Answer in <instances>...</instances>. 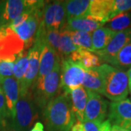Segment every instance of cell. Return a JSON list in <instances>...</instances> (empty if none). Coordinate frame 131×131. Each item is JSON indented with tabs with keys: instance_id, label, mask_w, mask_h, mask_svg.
Here are the masks:
<instances>
[{
	"instance_id": "1",
	"label": "cell",
	"mask_w": 131,
	"mask_h": 131,
	"mask_svg": "<svg viewBox=\"0 0 131 131\" xmlns=\"http://www.w3.org/2000/svg\"><path fill=\"white\" fill-rule=\"evenodd\" d=\"M43 113L47 131H70L76 122L69 94L66 93L51 100Z\"/></svg>"
},
{
	"instance_id": "2",
	"label": "cell",
	"mask_w": 131,
	"mask_h": 131,
	"mask_svg": "<svg viewBox=\"0 0 131 131\" xmlns=\"http://www.w3.org/2000/svg\"><path fill=\"white\" fill-rule=\"evenodd\" d=\"M45 1H35L31 9L20 15L9 26L25 44V50L32 47L39 25L42 21Z\"/></svg>"
},
{
	"instance_id": "3",
	"label": "cell",
	"mask_w": 131,
	"mask_h": 131,
	"mask_svg": "<svg viewBox=\"0 0 131 131\" xmlns=\"http://www.w3.org/2000/svg\"><path fill=\"white\" fill-rule=\"evenodd\" d=\"M97 70L103 81V95L112 102L126 99L129 93V88L128 78L125 71L106 63L97 67Z\"/></svg>"
},
{
	"instance_id": "4",
	"label": "cell",
	"mask_w": 131,
	"mask_h": 131,
	"mask_svg": "<svg viewBox=\"0 0 131 131\" xmlns=\"http://www.w3.org/2000/svg\"><path fill=\"white\" fill-rule=\"evenodd\" d=\"M31 90L38 108L44 112L47 103L61 93V61L50 73L37 80Z\"/></svg>"
},
{
	"instance_id": "5",
	"label": "cell",
	"mask_w": 131,
	"mask_h": 131,
	"mask_svg": "<svg viewBox=\"0 0 131 131\" xmlns=\"http://www.w3.org/2000/svg\"><path fill=\"white\" fill-rule=\"evenodd\" d=\"M39 119V108L34 101L31 90L20 95L15 106L12 122L22 131H29L32 125Z\"/></svg>"
},
{
	"instance_id": "6",
	"label": "cell",
	"mask_w": 131,
	"mask_h": 131,
	"mask_svg": "<svg viewBox=\"0 0 131 131\" xmlns=\"http://www.w3.org/2000/svg\"><path fill=\"white\" fill-rule=\"evenodd\" d=\"M85 69L82 66L64 58L61 61V90L62 93H70L72 90L82 85Z\"/></svg>"
},
{
	"instance_id": "7",
	"label": "cell",
	"mask_w": 131,
	"mask_h": 131,
	"mask_svg": "<svg viewBox=\"0 0 131 131\" xmlns=\"http://www.w3.org/2000/svg\"><path fill=\"white\" fill-rule=\"evenodd\" d=\"M25 50L24 41L9 26L0 28V61H15L20 52Z\"/></svg>"
},
{
	"instance_id": "8",
	"label": "cell",
	"mask_w": 131,
	"mask_h": 131,
	"mask_svg": "<svg viewBox=\"0 0 131 131\" xmlns=\"http://www.w3.org/2000/svg\"><path fill=\"white\" fill-rule=\"evenodd\" d=\"M45 44L35 41L32 47L28 50V64L23 80L19 84L20 95L28 93L37 80L39 69L40 54Z\"/></svg>"
},
{
	"instance_id": "9",
	"label": "cell",
	"mask_w": 131,
	"mask_h": 131,
	"mask_svg": "<svg viewBox=\"0 0 131 131\" xmlns=\"http://www.w3.org/2000/svg\"><path fill=\"white\" fill-rule=\"evenodd\" d=\"M64 1L46 2L42 22L46 30H64L67 22Z\"/></svg>"
},
{
	"instance_id": "10",
	"label": "cell",
	"mask_w": 131,
	"mask_h": 131,
	"mask_svg": "<svg viewBox=\"0 0 131 131\" xmlns=\"http://www.w3.org/2000/svg\"><path fill=\"white\" fill-rule=\"evenodd\" d=\"M108 120L111 125L131 130V101L125 99L109 103Z\"/></svg>"
},
{
	"instance_id": "11",
	"label": "cell",
	"mask_w": 131,
	"mask_h": 131,
	"mask_svg": "<svg viewBox=\"0 0 131 131\" xmlns=\"http://www.w3.org/2000/svg\"><path fill=\"white\" fill-rule=\"evenodd\" d=\"M88 102L84 111V121L103 122L108 115L107 101L101 95L87 90Z\"/></svg>"
},
{
	"instance_id": "12",
	"label": "cell",
	"mask_w": 131,
	"mask_h": 131,
	"mask_svg": "<svg viewBox=\"0 0 131 131\" xmlns=\"http://www.w3.org/2000/svg\"><path fill=\"white\" fill-rule=\"evenodd\" d=\"M131 41V28H128L122 31L115 34L108 46L102 51L98 52L97 54L102 63H106L110 65L112 61L117 56V54L121 50L122 47Z\"/></svg>"
},
{
	"instance_id": "13",
	"label": "cell",
	"mask_w": 131,
	"mask_h": 131,
	"mask_svg": "<svg viewBox=\"0 0 131 131\" xmlns=\"http://www.w3.org/2000/svg\"><path fill=\"white\" fill-rule=\"evenodd\" d=\"M34 2V0L5 1L2 27L9 26L15 19L31 9Z\"/></svg>"
},
{
	"instance_id": "14",
	"label": "cell",
	"mask_w": 131,
	"mask_h": 131,
	"mask_svg": "<svg viewBox=\"0 0 131 131\" xmlns=\"http://www.w3.org/2000/svg\"><path fill=\"white\" fill-rule=\"evenodd\" d=\"M1 88L5 94L7 109L12 119L14 117L15 106L20 96L19 83L14 77H7L2 80Z\"/></svg>"
},
{
	"instance_id": "15",
	"label": "cell",
	"mask_w": 131,
	"mask_h": 131,
	"mask_svg": "<svg viewBox=\"0 0 131 131\" xmlns=\"http://www.w3.org/2000/svg\"><path fill=\"white\" fill-rule=\"evenodd\" d=\"M71 108L76 120L84 121V111L88 102V92L83 86L72 90L69 93Z\"/></svg>"
},
{
	"instance_id": "16",
	"label": "cell",
	"mask_w": 131,
	"mask_h": 131,
	"mask_svg": "<svg viewBox=\"0 0 131 131\" xmlns=\"http://www.w3.org/2000/svg\"><path fill=\"white\" fill-rule=\"evenodd\" d=\"M60 61V58L56 52L49 45H45L40 54L37 80H41L50 73L55 68L57 63Z\"/></svg>"
},
{
	"instance_id": "17",
	"label": "cell",
	"mask_w": 131,
	"mask_h": 131,
	"mask_svg": "<svg viewBox=\"0 0 131 131\" xmlns=\"http://www.w3.org/2000/svg\"><path fill=\"white\" fill-rule=\"evenodd\" d=\"M112 0H92L89 17L105 24L111 20Z\"/></svg>"
},
{
	"instance_id": "18",
	"label": "cell",
	"mask_w": 131,
	"mask_h": 131,
	"mask_svg": "<svg viewBox=\"0 0 131 131\" xmlns=\"http://www.w3.org/2000/svg\"><path fill=\"white\" fill-rule=\"evenodd\" d=\"M103 25V24L91 18L89 16L80 18H71L67 20L64 30L93 33L95 30L102 27Z\"/></svg>"
},
{
	"instance_id": "19",
	"label": "cell",
	"mask_w": 131,
	"mask_h": 131,
	"mask_svg": "<svg viewBox=\"0 0 131 131\" xmlns=\"http://www.w3.org/2000/svg\"><path fill=\"white\" fill-rule=\"evenodd\" d=\"M90 0H67L64 1L67 18H80L88 17L90 14Z\"/></svg>"
},
{
	"instance_id": "20",
	"label": "cell",
	"mask_w": 131,
	"mask_h": 131,
	"mask_svg": "<svg viewBox=\"0 0 131 131\" xmlns=\"http://www.w3.org/2000/svg\"><path fill=\"white\" fill-rule=\"evenodd\" d=\"M69 58H70L71 61L81 64L85 69L97 68L102 63L97 54L82 49H79L74 52L69 57Z\"/></svg>"
},
{
	"instance_id": "21",
	"label": "cell",
	"mask_w": 131,
	"mask_h": 131,
	"mask_svg": "<svg viewBox=\"0 0 131 131\" xmlns=\"http://www.w3.org/2000/svg\"><path fill=\"white\" fill-rule=\"evenodd\" d=\"M116 32L105 26L100 27L92 33V42L93 52L102 51L112 41Z\"/></svg>"
},
{
	"instance_id": "22",
	"label": "cell",
	"mask_w": 131,
	"mask_h": 131,
	"mask_svg": "<svg viewBox=\"0 0 131 131\" xmlns=\"http://www.w3.org/2000/svg\"><path fill=\"white\" fill-rule=\"evenodd\" d=\"M82 86L87 90L103 95V81L97 68L85 69V74Z\"/></svg>"
},
{
	"instance_id": "23",
	"label": "cell",
	"mask_w": 131,
	"mask_h": 131,
	"mask_svg": "<svg viewBox=\"0 0 131 131\" xmlns=\"http://www.w3.org/2000/svg\"><path fill=\"white\" fill-rule=\"evenodd\" d=\"M77 50H79V48L72 42L69 31L66 30L61 31V37L56 51L60 60L61 61L64 58H68L74 52Z\"/></svg>"
},
{
	"instance_id": "24",
	"label": "cell",
	"mask_w": 131,
	"mask_h": 131,
	"mask_svg": "<svg viewBox=\"0 0 131 131\" xmlns=\"http://www.w3.org/2000/svg\"><path fill=\"white\" fill-rule=\"evenodd\" d=\"M110 65L122 71L128 70L131 67V41L129 42L112 61Z\"/></svg>"
},
{
	"instance_id": "25",
	"label": "cell",
	"mask_w": 131,
	"mask_h": 131,
	"mask_svg": "<svg viewBox=\"0 0 131 131\" xmlns=\"http://www.w3.org/2000/svg\"><path fill=\"white\" fill-rule=\"evenodd\" d=\"M106 27L116 33L131 28V11L115 16L108 21Z\"/></svg>"
},
{
	"instance_id": "26",
	"label": "cell",
	"mask_w": 131,
	"mask_h": 131,
	"mask_svg": "<svg viewBox=\"0 0 131 131\" xmlns=\"http://www.w3.org/2000/svg\"><path fill=\"white\" fill-rule=\"evenodd\" d=\"M68 31L69 33L72 42L79 49L86 50L93 52L92 33L85 31Z\"/></svg>"
},
{
	"instance_id": "27",
	"label": "cell",
	"mask_w": 131,
	"mask_h": 131,
	"mask_svg": "<svg viewBox=\"0 0 131 131\" xmlns=\"http://www.w3.org/2000/svg\"><path fill=\"white\" fill-rule=\"evenodd\" d=\"M28 64V50H24L16 57L14 62V78L20 83L23 80Z\"/></svg>"
},
{
	"instance_id": "28",
	"label": "cell",
	"mask_w": 131,
	"mask_h": 131,
	"mask_svg": "<svg viewBox=\"0 0 131 131\" xmlns=\"http://www.w3.org/2000/svg\"><path fill=\"white\" fill-rule=\"evenodd\" d=\"M130 10H131V0H112L111 19Z\"/></svg>"
},
{
	"instance_id": "29",
	"label": "cell",
	"mask_w": 131,
	"mask_h": 131,
	"mask_svg": "<svg viewBox=\"0 0 131 131\" xmlns=\"http://www.w3.org/2000/svg\"><path fill=\"white\" fill-rule=\"evenodd\" d=\"M14 62L10 60L0 61L1 80L7 77H14Z\"/></svg>"
},
{
	"instance_id": "30",
	"label": "cell",
	"mask_w": 131,
	"mask_h": 131,
	"mask_svg": "<svg viewBox=\"0 0 131 131\" xmlns=\"http://www.w3.org/2000/svg\"><path fill=\"white\" fill-rule=\"evenodd\" d=\"M11 119L7 106L6 99L3 90L0 87V122Z\"/></svg>"
},
{
	"instance_id": "31",
	"label": "cell",
	"mask_w": 131,
	"mask_h": 131,
	"mask_svg": "<svg viewBox=\"0 0 131 131\" xmlns=\"http://www.w3.org/2000/svg\"><path fill=\"white\" fill-rule=\"evenodd\" d=\"M101 123L95 121H84L82 122L84 131H99Z\"/></svg>"
},
{
	"instance_id": "32",
	"label": "cell",
	"mask_w": 131,
	"mask_h": 131,
	"mask_svg": "<svg viewBox=\"0 0 131 131\" xmlns=\"http://www.w3.org/2000/svg\"><path fill=\"white\" fill-rule=\"evenodd\" d=\"M0 131H22L18 128L9 119L4 122H0Z\"/></svg>"
},
{
	"instance_id": "33",
	"label": "cell",
	"mask_w": 131,
	"mask_h": 131,
	"mask_svg": "<svg viewBox=\"0 0 131 131\" xmlns=\"http://www.w3.org/2000/svg\"><path fill=\"white\" fill-rule=\"evenodd\" d=\"M111 129H112V125L107 119L101 123L99 131H111Z\"/></svg>"
},
{
	"instance_id": "34",
	"label": "cell",
	"mask_w": 131,
	"mask_h": 131,
	"mask_svg": "<svg viewBox=\"0 0 131 131\" xmlns=\"http://www.w3.org/2000/svg\"><path fill=\"white\" fill-rule=\"evenodd\" d=\"M70 131H84L82 122L76 120V122L73 125V126L71 127Z\"/></svg>"
},
{
	"instance_id": "35",
	"label": "cell",
	"mask_w": 131,
	"mask_h": 131,
	"mask_svg": "<svg viewBox=\"0 0 131 131\" xmlns=\"http://www.w3.org/2000/svg\"><path fill=\"white\" fill-rule=\"evenodd\" d=\"M5 1H0V28L3 26V16L5 10Z\"/></svg>"
},
{
	"instance_id": "36",
	"label": "cell",
	"mask_w": 131,
	"mask_h": 131,
	"mask_svg": "<svg viewBox=\"0 0 131 131\" xmlns=\"http://www.w3.org/2000/svg\"><path fill=\"white\" fill-rule=\"evenodd\" d=\"M29 131H45L44 125L41 122H36Z\"/></svg>"
},
{
	"instance_id": "37",
	"label": "cell",
	"mask_w": 131,
	"mask_h": 131,
	"mask_svg": "<svg viewBox=\"0 0 131 131\" xmlns=\"http://www.w3.org/2000/svg\"><path fill=\"white\" fill-rule=\"evenodd\" d=\"M127 76L128 78V88H129V90L131 89V67L127 71Z\"/></svg>"
},
{
	"instance_id": "38",
	"label": "cell",
	"mask_w": 131,
	"mask_h": 131,
	"mask_svg": "<svg viewBox=\"0 0 131 131\" xmlns=\"http://www.w3.org/2000/svg\"><path fill=\"white\" fill-rule=\"evenodd\" d=\"M111 131H130V130H128L124 129V128H122V127H120L116 126V125H113V126L112 127Z\"/></svg>"
},
{
	"instance_id": "39",
	"label": "cell",
	"mask_w": 131,
	"mask_h": 131,
	"mask_svg": "<svg viewBox=\"0 0 131 131\" xmlns=\"http://www.w3.org/2000/svg\"><path fill=\"white\" fill-rule=\"evenodd\" d=\"M1 82H2V80H1V77H0V87H1Z\"/></svg>"
},
{
	"instance_id": "40",
	"label": "cell",
	"mask_w": 131,
	"mask_h": 131,
	"mask_svg": "<svg viewBox=\"0 0 131 131\" xmlns=\"http://www.w3.org/2000/svg\"><path fill=\"white\" fill-rule=\"evenodd\" d=\"M129 92H130V99H131V89L129 90Z\"/></svg>"
}]
</instances>
